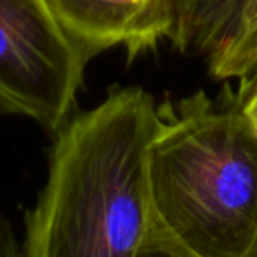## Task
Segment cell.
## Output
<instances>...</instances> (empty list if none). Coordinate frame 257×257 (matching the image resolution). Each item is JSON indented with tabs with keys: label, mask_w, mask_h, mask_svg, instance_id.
<instances>
[{
	"label": "cell",
	"mask_w": 257,
	"mask_h": 257,
	"mask_svg": "<svg viewBox=\"0 0 257 257\" xmlns=\"http://www.w3.org/2000/svg\"><path fill=\"white\" fill-rule=\"evenodd\" d=\"M154 95L111 90L67 120L50 150L48 176L25 211L22 257H138L152 232L148 148Z\"/></svg>",
	"instance_id": "obj_1"
},
{
	"label": "cell",
	"mask_w": 257,
	"mask_h": 257,
	"mask_svg": "<svg viewBox=\"0 0 257 257\" xmlns=\"http://www.w3.org/2000/svg\"><path fill=\"white\" fill-rule=\"evenodd\" d=\"M152 227L192 257H257V127L238 97L157 104Z\"/></svg>",
	"instance_id": "obj_2"
},
{
	"label": "cell",
	"mask_w": 257,
	"mask_h": 257,
	"mask_svg": "<svg viewBox=\"0 0 257 257\" xmlns=\"http://www.w3.org/2000/svg\"><path fill=\"white\" fill-rule=\"evenodd\" d=\"M86 64L48 0H0V114L57 133L69 120Z\"/></svg>",
	"instance_id": "obj_3"
},
{
	"label": "cell",
	"mask_w": 257,
	"mask_h": 257,
	"mask_svg": "<svg viewBox=\"0 0 257 257\" xmlns=\"http://www.w3.org/2000/svg\"><path fill=\"white\" fill-rule=\"evenodd\" d=\"M57 22L90 60L120 48L131 58L155 51L175 30V0H48Z\"/></svg>",
	"instance_id": "obj_4"
},
{
	"label": "cell",
	"mask_w": 257,
	"mask_h": 257,
	"mask_svg": "<svg viewBox=\"0 0 257 257\" xmlns=\"http://www.w3.org/2000/svg\"><path fill=\"white\" fill-rule=\"evenodd\" d=\"M208 69L220 81H246L257 72V0H245L234 22L210 53Z\"/></svg>",
	"instance_id": "obj_5"
},
{
	"label": "cell",
	"mask_w": 257,
	"mask_h": 257,
	"mask_svg": "<svg viewBox=\"0 0 257 257\" xmlns=\"http://www.w3.org/2000/svg\"><path fill=\"white\" fill-rule=\"evenodd\" d=\"M138 257H192V255L180 250L178 246L173 245L169 239H166L159 232H155L154 227H152L150 236H148L147 243H145L143 250H141Z\"/></svg>",
	"instance_id": "obj_6"
},
{
	"label": "cell",
	"mask_w": 257,
	"mask_h": 257,
	"mask_svg": "<svg viewBox=\"0 0 257 257\" xmlns=\"http://www.w3.org/2000/svg\"><path fill=\"white\" fill-rule=\"evenodd\" d=\"M0 257H22V243L16 238L13 224L0 210Z\"/></svg>",
	"instance_id": "obj_7"
},
{
	"label": "cell",
	"mask_w": 257,
	"mask_h": 257,
	"mask_svg": "<svg viewBox=\"0 0 257 257\" xmlns=\"http://www.w3.org/2000/svg\"><path fill=\"white\" fill-rule=\"evenodd\" d=\"M234 95L238 97L245 113L252 118V121L257 127V72L250 79L239 83Z\"/></svg>",
	"instance_id": "obj_8"
}]
</instances>
